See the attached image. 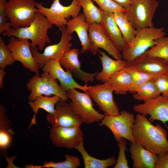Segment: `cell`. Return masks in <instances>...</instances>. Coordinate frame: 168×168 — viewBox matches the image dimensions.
<instances>
[{"mask_svg":"<svg viewBox=\"0 0 168 168\" xmlns=\"http://www.w3.org/2000/svg\"><path fill=\"white\" fill-rule=\"evenodd\" d=\"M61 66L59 61L50 59L46 62L42 68V70L43 72H48L54 80H58L62 88L67 92L69 90L74 88L86 92L88 87L86 83L84 86L78 83L73 78L72 76L64 71Z\"/></svg>","mask_w":168,"mask_h":168,"instance_id":"17","label":"cell"},{"mask_svg":"<svg viewBox=\"0 0 168 168\" xmlns=\"http://www.w3.org/2000/svg\"><path fill=\"white\" fill-rule=\"evenodd\" d=\"M26 87L30 93L28 96L29 101H32L38 96L52 95L59 96L61 101H67L68 98L67 92L64 91L47 72H43L39 77L36 75L30 79Z\"/></svg>","mask_w":168,"mask_h":168,"instance_id":"7","label":"cell"},{"mask_svg":"<svg viewBox=\"0 0 168 168\" xmlns=\"http://www.w3.org/2000/svg\"><path fill=\"white\" fill-rule=\"evenodd\" d=\"M155 168H168V152L158 156Z\"/></svg>","mask_w":168,"mask_h":168,"instance_id":"39","label":"cell"},{"mask_svg":"<svg viewBox=\"0 0 168 168\" xmlns=\"http://www.w3.org/2000/svg\"><path fill=\"white\" fill-rule=\"evenodd\" d=\"M59 29L61 31V35L58 43L47 46L42 53L38 52L37 46L31 49L33 55L40 68H43L46 62L49 59H53L59 61L63 55L69 51L72 46V43L70 41L72 37L66 32V26Z\"/></svg>","mask_w":168,"mask_h":168,"instance_id":"10","label":"cell"},{"mask_svg":"<svg viewBox=\"0 0 168 168\" xmlns=\"http://www.w3.org/2000/svg\"><path fill=\"white\" fill-rule=\"evenodd\" d=\"M35 0H9L5 7L6 16L14 29L29 26L37 12Z\"/></svg>","mask_w":168,"mask_h":168,"instance_id":"5","label":"cell"},{"mask_svg":"<svg viewBox=\"0 0 168 168\" xmlns=\"http://www.w3.org/2000/svg\"><path fill=\"white\" fill-rule=\"evenodd\" d=\"M155 80L147 82L141 85L133 94V97L136 100L145 102L160 96L161 94Z\"/></svg>","mask_w":168,"mask_h":168,"instance_id":"29","label":"cell"},{"mask_svg":"<svg viewBox=\"0 0 168 168\" xmlns=\"http://www.w3.org/2000/svg\"><path fill=\"white\" fill-rule=\"evenodd\" d=\"M133 110L146 116L149 115L151 122L159 120L166 125L168 122V96L160 95L143 103L135 104Z\"/></svg>","mask_w":168,"mask_h":168,"instance_id":"14","label":"cell"},{"mask_svg":"<svg viewBox=\"0 0 168 168\" xmlns=\"http://www.w3.org/2000/svg\"><path fill=\"white\" fill-rule=\"evenodd\" d=\"M53 25L42 14L37 11L34 20L29 26L16 29L10 28L2 35L20 39H28L31 41V49L38 46V49L42 50L47 43H51L48 31Z\"/></svg>","mask_w":168,"mask_h":168,"instance_id":"2","label":"cell"},{"mask_svg":"<svg viewBox=\"0 0 168 168\" xmlns=\"http://www.w3.org/2000/svg\"><path fill=\"white\" fill-rule=\"evenodd\" d=\"M88 33L91 45L90 51L92 54L96 55L101 48L116 59L123 58L122 54L105 34L100 24L94 22L89 25Z\"/></svg>","mask_w":168,"mask_h":168,"instance_id":"15","label":"cell"},{"mask_svg":"<svg viewBox=\"0 0 168 168\" xmlns=\"http://www.w3.org/2000/svg\"><path fill=\"white\" fill-rule=\"evenodd\" d=\"M52 127L72 128L80 127L82 121L70 102L60 101L56 105L54 112L46 116Z\"/></svg>","mask_w":168,"mask_h":168,"instance_id":"12","label":"cell"},{"mask_svg":"<svg viewBox=\"0 0 168 168\" xmlns=\"http://www.w3.org/2000/svg\"><path fill=\"white\" fill-rule=\"evenodd\" d=\"M7 2V0H0V34L8 30L12 26L6 16L5 7Z\"/></svg>","mask_w":168,"mask_h":168,"instance_id":"37","label":"cell"},{"mask_svg":"<svg viewBox=\"0 0 168 168\" xmlns=\"http://www.w3.org/2000/svg\"><path fill=\"white\" fill-rule=\"evenodd\" d=\"M128 67L138 71L160 76L168 72V61L142 54L129 63Z\"/></svg>","mask_w":168,"mask_h":168,"instance_id":"19","label":"cell"},{"mask_svg":"<svg viewBox=\"0 0 168 168\" xmlns=\"http://www.w3.org/2000/svg\"><path fill=\"white\" fill-rule=\"evenodd\" d=\"M155 82L161 94L168 96V72L157 77Z\"/></svg>","mask_w":168,"mask_h":168,"instance_id":"38","label":"cell"},{"mask_svg":"<svg viewBox=\"0 0 168 168\" xmlns=\"http://www.w3.org/2000/svg\"><path fill=\"white\" fill-rule=\"evenodd\" d=\"M49 137L53 144L58 147L72 149L84 141L83 134L80 127L68 128L52 127Z\"/></svg>","mask_w":168,"mask_h":168,"instance_id":"16","label":"cell"},{"mask_svg":"<svg viewBox=\"0 0 168 168\" xmlns=\"http://www.w3.org/2000/svg\"><path fill=\"white\" fill-rule=\"evenodd\" d=\"M121 6L125 8L128 6L131 0H113Z\"/></svg>","mask_w":168,"mask_h":168,"instance_id":"40","label":"cell"},{"mask_svg":"<svg viewBox=\"0 0 168 168\" xmlns=\"http://www.w3.org/2000/svg\"><path fill=\"white\" fill-rule=\"evenodd\" d=\"M129 152L133 168H155L158 155L135 142L130 145Z\"/></svg>","mask_w":168,"mask_h":168,"instance_id":"22","label":"cell"},{"mask_svg":"<svg viewBox=\"0 0 168 168\" xmlns=\"http://www.w3.org/2000/svg\"><path fill=\"white\" fill-rule=\"evenodd\" d=\"M166 34L164 28L154 26L137 30L132 42L126 44L121 51L123 58L129 64L155 45L157 40Z\"/></svg>","mask_w":168,"mask_h":168,"instance_id":"3","label":"cell"},{"mask_svg":"<svg viewBox=\"0 0 168 168\" xmlns=\"http://www.w3.org/2000/svg\"><path fill=\"white\" fill-rule=\"evenodd\" d=\"M106 82L113 88L116 94L124 95L129 92L133 83V78L124 68L114 73Z\"/></svg>","mask_w":168,"mask_h":168,"instance_id":"25","label":"cell"},{"mask_svg":"<svg viewBox=\"0 0 168 168\" xmlns=\"http://www.w3.org/2000/svg\"><path fill=\"white\" fill-rule=\"evenodd\" d=\"M99 51L101 55L99 58L102 69L100 72L97 73L95 77L96 80L103 83L106 82L114 73L128 66V63L124 59L114 60L103 51Z\"/></svg>","mask_w":168,"mask_h":168,"instance_id":"23","label":"cell"},{"mask_svg":"<svg viewBox=\"0 0 168 168\" xmlns=\"http://www.w3.org/2000/svg\"><path fill=\"white\" fill-rule=\"evenodd\" d=\"M158 6L156 0H131L124 12L137 30L154 26L153 19Z\"/></svg>","mask_w":168,"mask_h":168,"instance_id":"4","label":"cell"},{"mask_svg":"<svg viewBox=\"0 0 168 168\" xmlns=\"http://www.w3.org/2000/svg\"><path fill=\"white\" fill-rule=\"evenodd\" d=\"M133 134L136 142L156 154L162 155L168 152L166 131L159 124L153 125L146 116L136 115Z\"/></svg>","mask_w":168,"mask_h":168,"instance_id":"1","label":"cell"},{"mask_svg":"<svg viewBox=\"0 0 168 168\" xmlns=\"http://www.w3.org/2000/svg\"><path fill=\"white\" fill-rule=\"evenodd\" d=\"M60 101L61 98L57 95H54L52 97L41 95L37 97L33 101H29L28 104L34 112L29 127L32 125L36 124V114H38L40 109L44 110L49 114L53 113L55 110V105Z\"/></svg>","mask_w":168,"mask_h":168,"instance_id":"26","label":"cell"},{"mask_svg":"<svg viewBox=\"0 0 168 168\" xmlns=\"http://www.w3.org/2000/svg\"><path fill=\"white\" fill-rule=\"evenodd\" d=\"M8 46L15 61L20 62L23 66L40 77L38 64L33 56L31 49V43L28 39H19L10 37Z\"/></svg>","mask_w":168,"mask_h":168,"instance_id":"13","label":"cell"},{"mask_svg":"<svg viewBox=\"0 0 168 168\" xmlns=\"http://www.w3.org/2000/svg\"><path fill=\"white\" fill-rule=\"evenodd\" d=\"M36 7L37 11L42 14L59 28L66 26L70 16L73 18L79 15L82 8L78 0H72L68 6L62 5L60 0H53L49 8L44 6L42 3L37 2Z\"/></svg>","mask_w":168,"mask_h":168,"instance_id":"6","label":"cell"},{"mask_svg":"<svg viewBox=\"0 0 168 168\" xmlns=\"http://www.w3.org/2000/svg\"><path fill=\"white\" fill-rule=\"evenodd\" d=\"M113 88L107 82L88 86L86 91L105 115L116 116L120 114L119 109L114 101Z\"/></svg>","mask_w":168,"mask_h":168,"instance_id":"11","label":"cell"},{"mask_svg":"<svg viewBox=\"0 0 168 168\" xmlns=\"http://www.w3.org/2000/svg\"><path fill=\"white\" fill-rule=\"evenodd\" d=\"M84 141L74 147L81 154L83 159L85 168H107L115 165L116 159L112 156L105 159L101 160L91 156L85 150Z\"/></svg>","mask_w":168,"mask_h":168,"instance_id":"27","label":"cell"},{"mask_svg":"<svg viewBox=\"0 0 168 168\" xmlns=\"http://www.w3.org/2000/svg\"><path fill=\"white\" fill-rule=\"evenodd\" d=\"M79 51L78 49L73 48L65 53L59 60L61 66L72 76L87 83L93 82L97 73H90L83 71L81 68L79 59Z\"/></svg>","mask_w":168,"mask_h":168,"instance_id":"18","label":"cell"},{"mask_svg":"<svg viewBox=\"0 0 168 168\" xmlns=\"http://www.w3.org/2000/svg\"><path fill=\"white\" fill-rule=\"evenodd\" d=\"M4 68L0 69V88H2L4 86L3 78L6 73V72L4 70Z\"/></svg>","mask_w":168,"mask_h":168,"instance_id":"41","label":"cell"},{"mask_svg":"<svg viewBox=\"0 0 168 168\" xmlns=\"http://www.w3.org/2000/svg\"><path fill=\"white\" fill-rule=\"evenodd\" d=\"M113 18L126 44H130L136 35L137 30L132 26L124 12L117 11L114 12Z\"/></svg>","mask_w":168,"mask_h":168,"instance_id":"28","label":"cell"},{"mask_svg":"<svg viewBox=\"0 0 168 168\" xmlns=\"http://www.w3.org/2000/svg\"><path fill=\"white\" fill-rule=\"evenodd\" d=\"M83 9L85 20L90 25L94 22L100 24L102 16L101 9L98 8L92 0H78Z\"/></svg>","mask_w":168,"mask_h":168,"instance_id":"30","label":"cell"},{"mask_svg":"<svg viewBox=\"0 0 168 168\" xmlns=\"http://www.w3.org/2000/svg\"><path fill=\"white\" fill-rule=\"evenodd\" d=\"M135 119L133 114L123 110L120 112V114L118 115H105L99 124L108 127L117 142L124 138L131 143L134 142L136 141L133 134V128Z\"/></svg>","mask_w":168,"mask_h":168,"instance_id":"8","label":"cell"},{"mask_svg":"<svg viewBox=\"0 0 168 168\" xmlns=\"http://www.w3.org/2000/svg\"><path fill=\"white\" fill-rule=\"evenodd\" d=\"M125 69L131 75L133 78V83L129 91L133 94L134 93L142 84L147 82L155 80L159 76L138 71L128 66Z\"/></svg>","mask_w":168,"mask_h":168,"instance_id":"32","label":"cell"},{"mask_svg":"<svg viewBox=\"0 0 168 168\" xmlns=\"http://www.w3.org/2000/svg\"><path fill=\"white\" fill-rule=\"evenodd\" d=\"M89 24L85 20L83 13L68 20L66 26V30L68 34L72 35L75 32L81 42L82 48L81 54H82L90 51L91 45L88 33Z\"/></svg>","mask_w":168,"mask_h":168,"instance_id":"20","label":"cell"},{"mask_svg":"<svg viewBox=\"0 0 168 168\" xmlns=\"http://www.w3.org/2000/svg\"><path fill=\"white\" fill-rule=\"evenodd\" d=\"M127 139L122 138L118 142L119 153L114 168H129L128 161L125 154V150L128 143Z\"/></svg>","mask_w":168,"mask_h":168,"instance_id":"35","label":"cell"},{"mask_svg":"<svg viewBox=\"0 0 168 168\" xmlns=\"http://www.w3.org/2000/svg\"><path fill=\"white\" fill-rule=\"evenodd\" d=\"M103 10L114 13L117 11L124 12L125 8L113 0H92Z\"/></svg>","mask_w":168,"mask_h":168,"instance_id":"36","label":"cell"},{"mask_svg":"<svg viewBox=\"0 0 168 168\" xmlns=\"http://www.w3.org/2000/svg\"><path fill=\"white\" fill-rule=\"evenodd\" d=\"M67 93L71 104L83 123L89 124L98 122L105 117V114L99 113L94 108L91 98L87 92H80L74 88L69 90Z\"/></svg>","mask_w":168,"mask_h":168,"instance_id":"9","label":"cell"},{"mask_svg":"<svg viewBox=\"0 0 168 168\" xmlns=\"http://www.w3.org/2000/svg\"><path fill=\"white\" fill-rule=\"evenodd\" d=\"M143 54L159 58L168 61V37L164 36L158 39L156 44Z\"/></svg>","mask_w":168,"mask_h":168,"instance_id":"33","label":"cell"},{"mask_svg":"<svg viewBox=\"0 0 168 168\" xmlns=\"http://www.w3.org/2000/svg\"><path fill=\"white\" fill-rule=\"evenodd\" d=\"M64 161L58 162L52 161H45L43 165L41 166H35L27 165L25 166L26 168H77L80 165V161L77 156L66 154Z\"/></svg>","mask_w":168,"mask_h":168,"instance_id":"31","label":"cell"},{"mask_svg":"<svg viewBox=\"0 0 168 168\" xmlns=\"http://www.w3.org/2000/svg\"><path fill=\"white\" fill-rule=\"evenodd\" d=\"M15 60L12 52L8 46L6 45L2 38L0 37V68H5L7 65L13 64Z\"/></svg>","mask_w":168,"mask_h":168,"instance_id":"34","label":"cell"},{"mask_svg":"<svg viewBox=\"0 0 168 168\" xmlns=\"http://www.w3.org/2000/svg\"><path fill=\"white\" fill-rule=\"evenodd\" d=\"M6 108L0 105V153L3 156L7 154L11 145L14 133L11 128V122L5 114Z\"/></svg>","mask_w":168,"mask_h":168,"instance_id":"24","label":"cell"},{"mask_svg":"<svg viewBox=\"0 0 168 168\" xmlns=\"http://www.w3.org/2000/svg\"><path fill=\"white\" fill-rule=\"evenodd\" d=\"M101 11L102 16L100 24L104 32L116 47L122 51L127 44L114 19L113 13L101 9Z\"/></svg>","mask_w":168,"mask_h":168,"instance_id":"21","label":"cell"}]
</instances>
